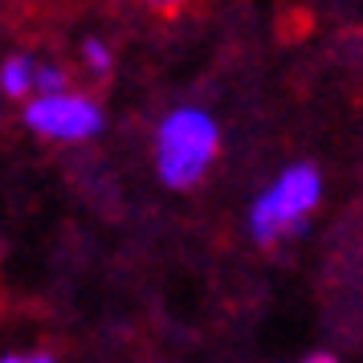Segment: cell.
I'll list each match as a JSON object with an SVG mask.
<instances>
[{
    "label": "cell",
    "instance_id": "cell-7",
    "mask_svg": "<svg viewBox=\"0 0 363 363\" xmlns=\"http://www.w3.org/2000/svg\"><path fill=\"white\" fill-rule=\"evenodd\" d=\"M0 363H62L53 351H9L0 355Z\"/></svg>",
    "mask_w": 363,
    "mask_h": 363
},
{
    "label": "cell",
    "instance_id": "cell-9",
    "mask_svg": "<svg viewBox=\"0 0 363 363\" xmlns=\"http://www.w3.org/2000/svg\"><path fill=\"white\" fill-rule=\"evenodd\" d=\"M147 9H155V13H172V9H180L184 0H143Z\"/></svg>",
    "mask_w": 363,
    "mask_h": 363
},
{
    "label": "cell",
    "instance_id": "cell-2",
    "mask_svg": "<svg viewBox=\"0 0 363 363\" xmlns=\"http://www.w3.org/2000/svg\"><path fill=\"white\" fill-rule=\"evenodd\" d=\"M216 151H220L216 118L204 106H176L155 131V172L167 188L188 192L208 176Z\"/></svg>",
    "mask_w": 363,
    "mask_h": 363
},
{
    "label": "cell",
    "instance_id": "cell-6",
    "mask_svg": "<svg viewBox=\"0 0 363 363\" xmlns=\"http://www.w3.org/2000/svg\"><path fill=\"white\" fill-rule=\"evenodd\" d=\"M66 82L69 78L62 66H37V94H62Z\"/></svg>",
    "mask_w": 363,
    "mask_h": 363
},
{
    "label": "cell",
    "instance_id": "cell-8",
    "mask_svg": "<svg viewBox=\"0 0 363 363\" xmlns=\"http://www.w3.org/2000/svg\"><path fill=\"white\" fill-rule=\"evenodd\" d=\"M298 363H343L335 351H327V347H318V351H311V355H302Z\"/></svg>",
    "mask_w": 363,
    "mask_h": 363
},
{
    "label": "cell",
    "instance_id": "cell-5",
    "mask_svg": "<svg viewBox=\"0 0 363 363\" xmlns=\"http://www.w3.org/2000/svg\"><path fill=\"white\" fill-rule=\"evenodd\" d=\"M82 62L90 66V74H99V78H106V74H111V66H115L111 50L102 45L99 37H86V41H82Z\"/></svg>",
    "mask_w": 363,
    "mask_h": 363
},
{
    "label": "cell",
    "instance_id": "cell-4",
    "mask_svg": "<svg viewBox=\"0 0 363 363\" xmlns=\"http://www.w3.org/2000/svg\"><path fill=\"white\" fill-rule=\"evenodd\" d=\"M0 90L9 99H25V94H37V62L25 57V53H13L4 66H0Z\"/></svg>",
    "mask_w": 363,
    "mask_h": 363
},
{
    "label": "cell",
    "instance_id": "cell-3",
    "mask_svg": "<svg viewBox=\"0 0 363 363\" xmlns=\"http://www.w3.org/2000/svg\"><path fill=\"white\" fill-rule=\"evenodd\" d=\"M25 127L41 139H57V143H90L99 139L106 118L102 106L86 94H33L25 106Z\"/></svg>",
    "mask_w": 363,
    "mask_h": 363
},
{
    "label": "cell",
    "instance_id": "cell-1",
    "mask_svg": "<svg viewBox=\"0 0 363 363\" xmlns=\"http://www.w3.org/2000/svg\"><path fill=\"white\" fill-rule=\"evenodd\" d=\"M318 200H323V172L318 167L306 164V160L281 167L249 204V237L265 249L286 241V237H298L311 225V213L318 208Z\"/></svg>",
    "mask_w": 363,
    "mask_h": 363
}]
</instances>
